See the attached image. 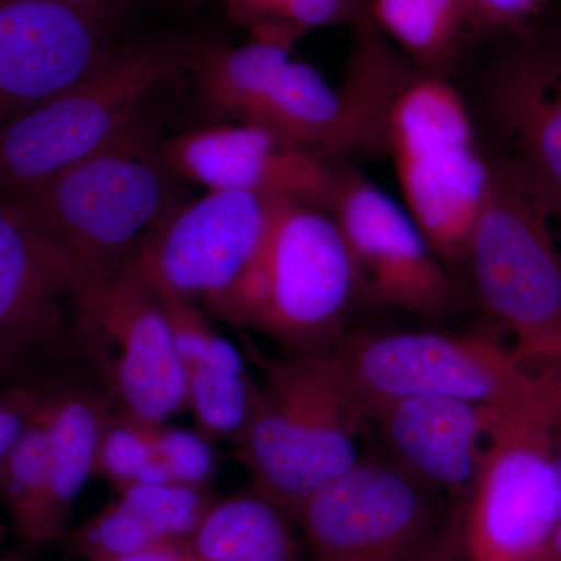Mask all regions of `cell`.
<instances>
[{
    "label": "cell",
    "instance_id": "6da1fadb",
    "mask_svg": "<svg viewBox=\"0 0 561 561\" xmlns=\"http://www.w3.org/2000/svg\"><path fill=\"white\" fill-rule=\"evenodd\" d=\"M262 382L238 442L254 490L297 524L306 501L353 468L364 430L362 398L335 348L268 359L245 345Z\"/></svg>",
    "mask_w": 561,
    "mask_h": 561
},
{
    "label": "cell",
    "instance_id": "7a4b0ae2",
    "mask_svg": "<svg viewBox=\"0 0 561 561\" xmlns=\"http://www.w3.org/2000/svg\"><path fill=\"white\" fill-rule=\"evenodd\" d=\"M171 173L135 119L101 150L0 201L95 273H111L175 208Z\"/></svg>",
    "mask_w": 561,
    "mask_h": 561
},
{
    "label": "cell",
    "instance_id": "3957f363",
    "mask_svg": "<svg viewBox=\"0 0 561 561\" xmlns=\"http://www.w3.org/2000/svg\"><path fill=\"white\" fill-rule=\"evenodd\" d=\"M386 138L404 208L445 267L467 261L493 162L476 144L460 95L438 77L409 81L387 106Z\"/></svg>",
    "mask_w": 561,
    "mask_h": 561
},
{
    "label": "cell",
    "instance_id": "277c9868",
    "mask_svg": "<svg viewBox=\"0 0 561 561\" xmlns=\"http://www.w3.org/2000/svg\"><path fill=\"white\" fill-rule=\"evenodd\" d=\"M335 351L360 397L453 398L561 434V383L527 370L486 339L389 332Z\"/></svg>",
    "mask_w": 561,
    "mask_h": 561
},
{
    "label": "cell",
    "instance_id": "5b68a950",
    "mask_svg": "<svg viewBox=\"0 0 561 561\" xmlns=\"http://www.w3.org/2000/svg\"><path fill=\"white\" fill-rule=\"evenodd\" d=\"M327 210L279 202L230 323L268 335L289 354L331 348L357 284L341 228Z\"/></svg>",
    "mask_w": 561,
    "mask_h": 561
},
{
    "label": "cell",
    "instance_id": "8992f818",
    "mask_svg": "<svg viewBox=\"0 0 561 561\" xmlns=\"http://www.w3.org/2000/svg\"><path fill=\"white\" fill-rule=\"evenodd\" d=\"M191 44L165 39L117 51L98 72L0 125V198L28 190L101 150L142 99L187 68Z\"/></svg>",
    "mask_w": 561,
    "mask_h": 561
},
{
    "label": "cell",
    "instance_id": "52a82bcc",
    "mask_svg": "<svg viewBox=\"0 0 561 561\" xmlns=\"http://www.w3.org/2000/svg\"><path fill=\"white\" fill-rule=\"evenodd\" d=\"M467 261L479 297L516 343L561 324V206L511 162H493Z\"/></svg>",
    "mask_w": 561,
    "mask_h": 561
},
{
    "label": "cell",
    "instance_id": "ba28073f",
    "mask_svg": "<svg viewBox=\"0 0 561 561\" xmlns=\"http://www.w3.org/2000/svg\"><path fill=\"white\" fill-rule=\"evenodd\" d=\"M70 346L117 412L157 426L186 409V370L157 291L128 262L98 273L77 301Z\"/></svg>",
    "mask_w": 561,
    "mask_h": 561
},
{
    "label": "cell",
    "instance_id": "9c48e42d",
    "mask_svg": "<svg viewBox=\"0 0 561 561\" xmlns=\"http://www.w3.org/2000/svg\"><path fill=\"white\" fill-rule=\"evenodd\" d=\"M443 493L394 461L360 459L302 505L309 561H442Z\"/></svg>",
    "mask_w": 561,
    "mask_h": 561
},
{
    "label": "cell",
    "instance_id": "30bf717a",
    "mask_svg": "<svg viewBox=\"0 0 561 561\" xmlns=\"http://www.w3.org/2000/svg\"><path fill=\"white\" fill-rule=\"evenodd\" d=\"M279 202L249 192L208 191L175 206L130 262L151 286L228 321L260 261Z\"/></svg>",
    "mask_w": 561,
    "mask_h": 561
},
{
    "label": "cell",
    "instance_id": "8fae6325",
    "mask_svg": "<svg viewBox=\"0 0 561 561\" xmlns=\"http://www.w3.org/2000/svg\"><path fill=\"white\" fill-rule=\"evenodd\" d=\"M557 434L496 419L463 516L468 561H534L561 519Z\"/></svg>",
    "mask_w": 561,
    "mask_h": 561
},
{
    "label": "cell",
    "instance_id": "7c38bea8",
    "mask_svg": "<svg viewBox=\"0 0 561 561\" xmlns=\"http://www.w3.org/2000/svg\"><path fill=\"white\" fill-rule=\"evenodd\" d=\"M330 210L348 247L357 291L420 316L448 309V272L404 206L360 173L345 172L335 173Z\"/></svg>",
    "mask_w": 561,
    "mask_h": 561
},
{
    "label": "cell",
    "instance_id": "4fadbf2b",
    "mask_svg": "<svg viewBox=\"0 0 561 561\" xmlns=\"http://www.w3.org/2000/svg\"><path fill=\"white\" fill-rule=\"evenodd\" d=\"M108 20L60 0H0V125L102 69Z\"/></svg>",
    "mask_w": 561,
    "mask_h": 561
},
{
    "label": "cell",
    "instance_id": "5bb4252c",
    "mask_svg": "<svg viewBox=\"0 0 561 561\" xmlns=\"http://www.w3.org/2000/svg\"><path fill=\"white\" fill-rule=\"evenodd\" d=\"M172 175L208 191L249 192L330 210L335 173L316 151L260 125H210L169 139L161 149Z\"/></svg>",
    "mask_w": 561,
    "mask_h": 561
},
{
    "label": "cell",
    "instance_id": "9a60e30c",
    "mask_svg": "<svg viewBox=\"0 0 561 561\" xmlns=\"http://www.w3.org/2000/svg\"><path fill=\"white\" fill-rule=\"evenodd\" d=\"M94 275L0 201V337L36 350L70 345L77 301Z\"/></svg>",
    "mask_w": 561,
    "mask_h": 561
},
{
    "label": "cell",
    "instance_id": "2e32d148",
    "mask_svg": "<svg viewBox=\"0 0 561 561\" xmlns=\"http://www.w3.org/2000/svg\"><path fill=\"white\" fill-rule=\"evenodd\" d=\"M360 398L365 421L379 432L394 463L446 496L468 500L493 412L432 394Z\"/></svg>",
    "mask_w": 561,
    "mask_h": 561
},
{
    "label": "cell",
    "instance_id": "e0dca14e",
    "mask_svg": "<svg viewBox=\"0 0 561 561\" xmlns=\"http://www.w3.org/2000/svg\"><path fill=\"white\" fill-rule=\"evenodd\" d=\"M490 81L489 106L507 160L561 206V32L522 36Z\"/></svg>",
    "mask_w": 561,
    "mask_h": 561
},
{
    "label": "cell",
    "instance_id": "ac0fdd59",
    "mask_svg": "<svg viewBox=\"0 0 561 561\" xmlns=\"http://www.w3.org/2000/svg\"><path fill=\"white\" fill-rule=\"evenodd\" d=\"M111 408L102 389L68 386L47 390L41 408L47 432L46 486L22 541L41 546L65 540L73 502L94 474Z\"/></svg>",
    "mask_w": 561,
    "mask_h": 561
},
{
    "label": "cell",
    "instance_id": "d6986e66",
    "mask_svg": "<svg viewBox=\"0 0 561 561\" xmlns=\"http://www.w3.org/2000/svg\"><path fill=\"white\" fill-rule=\"evenodd\" d=\"M243 124L260 125L321 157V150L343 149L356 138L362 106L308 62L290 60Z\"/></svg>",
    "mask_w": 561,
    "mask_h": 561
},
{
    "label": "cell",
    "instance_id": "ffe728a7",
    "mask_svg": "<svg viewBox=\"0 0 561 561\" xmlns=\"http://www.w3.org/2000/svg\"><path fill=\"white\" fill-rule=\"evenodd\" d=\"M297 526L260 491L214 501L190 538L203 561H302Z\"/></svg>",
    "mask_w": 561,
    "mask_h": 561
},
{
    "label": "cell",
    "instance_id": "44dd1931",
    "mask_svg": "<svg viewBox=\"0 0 561 561\" xmlns=\"http://www.w3.org/2000/svg\"><path fill=\"white\" fill-rule=\"evenodd\" d=\"M291 60L290 47L254 39L245 46L191 44L187 68L203 102L220 116L247 122L264 92Z\"/></svg>",
    "mask_w": 561,
    "mask_h": 561
},
{
    "label": "cell",
    "instance_id": "7402d4cb",
    "mask_svg": "<svg viewBox=\"0 0 561 561\" xmlns=\"http://www.w3.org/2000/svg\"><path fill=\"white\" fill-rule=\"evenodd\" d=\"M371 18L426 66L449 61L467 27L465 0H373Z\"/></svg>",
    "mask_w": 561,
    "mask_h": 561
},
{
    "label": "cell",
    "instance_id": "603a6c76",
    "mask_svg": "<svg viewBox=\"0 0 561 561\" xmlns=\"http://www.w3.org/2000/svg\"><path fill=\"white\" fill-rule=\"evenodd\" d=\"M260 383L245 370L186 368V409L208 440H241L256 405Z\"/></svg>",
    "mask_w": 561,
    "mask_h": 561
},
{
    "label": "cell",
    "instance_id": "cb8c5ba5",
    "mask_svg": "<svg viewBox=\"0 0 561 561\" xmlns=\"http://www.w3.org/2000/svg\"><path fill=\"white\" fill-rule=\"evenodd\" d=\"M117 491L124 502L161 542L190 541L214 504L206 489L181 483H131Z\"/></svg>",
    "mask_w": 561,
    "mask_h": 561
},
{
    "label": "cell",
    "instance_id": "d4e9b609",
    "mask_svg": "<svg viewBox=\"0 0 561 561\" xmlns=\"http://www.w3.org/2000/svg\"><path fill=\"white\" fill-rule=\"evenodd\" d=\"M94 474L108 479L116 490L131 483H164L168 472L154 453L149 424L113 413L103 427Z\"/></svg>",
    "mask_w": 561,
    "mask_h": 561
},
{
    "label": "cell",
    "instance_id": "484cf974",
    "mask_svg": "<svg viewBox=\"0 0 561 561\" xmlns=\"http://www.w3.org/2000/svg\"><path fill=\"white\" fill-rule=\"evenodd\" d=\"M41 408L43 404L0 467V501L20 538L31 524L46 486L47 432Z\"/></svg>",
    "mask_w": 561,
    "mask_h": 561
},
{
    "label": "cell",
    "instance_id": "4316f807",
    "mask_svg": "<svg viewBox=\"0 0 561 561\" xmlns=\"http://www.w3.org/2000/svg\"><path fill=\"white\" fill-rule=\"evenodd\" d=\"M65 541L70 556L87 561L119 559L161 542L117 497L70 529Z\"/></svg>",
    "mask_w": 561,
    "mask_h": 561
},
{
    "label": "cell",
    "instance_id": "83f0119b",
    "mask_svg": "<svg viewBox=\"0 0 561 561\" xmlns=\"http://www.w3.org/2000/svg\"><path fill=\"white\" fill-rule=\"evenodd\" d=\"M151 287L157 291L168 317L184 370L192 367L245 370L242 351L210 327L198 306L176 297L171 291Z\"/></svg>",
    "mask_w": 561,
    "mask_h": 561
},
{
    "label": "cell",
    "instance_id": "f1b7e54d",
    "mask_svg": "<svg viewBox=\"0 0 561 561\" xmlns=\"http://www.w3.org/2000/svg\"><path fill=\"white\" fill-rule=\"evenodd\" d=\"M154 453L169 481L206 489L216 472V456L209 440L201 432L181 430L168 423L150 426Z\"/></svg>",
    "mask_w": 561,
    "mask_h": 561
},
{
    "label": "cell",
    "instance_id": "f546056e",
    "mask_svg": "<svg viewBox=\"0 0 561 561\" xmlns=\"http://www.w3.org/2000/svg\"><path fill=\"white\" fill-rule=\"evenodd\" d=\"M357 14V0H280L271 22L254 39L291 47L317 28L346 24Z\"/></svg>",
    "mask_w": 561,
    "mask_h": 561
},
{
    "label": "cell",
    "instance_id": "4dcf8cb0",
    "mask_svg": "<svg viewBox=\"0 0 561 561\" xmlns=\"http://www.w3.org/2000/svg\"><path fill=\"white\" fill-rule=\"evenodd\" d=\"M553 0H465L467 27L481 33L524 36L549 10Z\"/></svg>",
    "mask_w": 561,
    "mask_h": 561
},
{
    "label": "cell",
    "instance_id": "1f68e13d",
    "mask_svg": "<svg viewBox=\"0 0 561 561\" xmlns=\"http://www.w3.org/2000/svg\"><path fill=\"white\" fill-rule=\"evenodd\" d=\"M49 387L10 383L0 389V467L27 430Z\"/></svg>",
    "mask_w": 561,
    "mask_h": 561
},
{
    "label": "cell",
    "instance_id": "d6a6232c",
    "mask_svg": "<svg viewBox=\"0 0 561 561\" xmlns=\"http://www.w3.org/2000/svg\"><path fill=\"white\" fill-rule=\"evenodd\" d=\"M513 356L535 375L561 383V324L534 341L516 343Z\"/></svg>",
    "mask_w": 561,
    "mask_h": 561
},
{
    "label": "cell",
    "instance_id": "836d02e7",
    "mask_svg": "<svg viewBox=\"0 0 561 561\" xmlns=\"http://www.w3.org/2000/svg\"><path fill=\"white\" fill-rule=\"evenodd\" d=\"M280 0H225L231 20L257 35L271 22Z\"/></svg>",
    "mask_w": 561,
    "mask_h": 561
},
{
    "label": "cell",
    "instance_id": "e575fe53",
    "mask_svg": "<svg viewBox=\"0 0 561 561\" xmlns=\"http://www.w3.org/2000/svg\"><path fill=\"white\" fill-rule=\"evenodd\" d=\"M108 561H203L192 551L190 541H168L151 546L144 551Z\"/></svg>",
    "mask_w": 561,
    "mask_h": 561
},
{
    "label": "cell",
    "instance_id": "d590c367",
    "mask_svg": "<svg viewBox=\"0 0 561 561\" xmlns=\"http://www.w3.org/2000/svg\"><path fill=\"white\" fill-rule=\"evenodd\" d=\"M33 351L36 348L25 343L0 337V383L13 378L14 373L24 367Z\"/></svg>",
    "mask_w": 561,
    "mask_h": 561
},
{
    "label": "cell",
    "instance_id": "8d00e7d4",
    "mask_svg": "<svg viewBox=\"0 0 561 561\" xmlns=\"http://www.w3.org/2000/svg\"><path fill=\"white\" fill-rule=\"evenodd\" d=\"M60 2L69 3V5L79 7V9L110 18V14L113 13L117 7L122 5L124 0H60Z\"/></svg>",
    "mask_w": 561,
    "mask_h": 561
},
{
    "label": "cell",
    "instance_id": "74e56055",
    "mask_svg": "<svg viewBox=\"0 0 561 561\" xmlns=\"http://www.w3.org/2000/svg\"><path fill=\"white\" fill-rule=\"evenodd\" d=\"M534 561H561V519Z\"/></svg>",
    "mask_w": 561,
    "mask_h": 561
},
{
    "label": "cell",
    "instance_id": "f35d334b",
    "mask_svg": "<svg viewBox=\"0 0 561 561\" xmlns=\"http://www.w3.org/2000/svg\"><path fill=\"white\" fill-rule=\"evenodd\" d=\"M553 467H556L557 476H559V481L561 485V440L559 437H556V443H553Z\"/></svg>",
    "mask_w": 561,
    "mask_h": 561
},
{
    "label": "cell",
    "instance_id": "ab89813d",
    "mask_svg": "<svg viewBox=\"0 0 561 561\" xmlns=\"http://www.w3.org/2000/svg\"><path fill=\"white\" fill-rule=\"evenodd\" d=\"M0 561H18V560L11 559V557L2 556V553H0Z\"/></svg>",
    "mask_w": 561,
    "mask_h": 561
},
{
    "label": "cell",
    "instance_id": "60d3db41",
    "mask_svg": "<svg viewBox=\"0 0 561 561\" xmlns=\"http://www.w3.org/2000/svg\"><path fill=\"white\" fill-rule=\"evenodd\" d=\"M552 28H556V31L561 32V21L557 22L556 25H552Z\"/></svg>",
    "mask_w": 561,
    "mask_h": 561
},
{
    "label": "cell",
    "instance_id": "b9f144b4",
    "mask_svg": "<svg viewBox=\"0 0 561 561\" xmlns=\"http://www.w3.org/2000/svg\"><path fill=\"white\" fill-rule=\"evenodd\" d=\"M194 2H202V0H194Z\"/></svg>",
    "mask_w": 561,
    "mask_h": 561
},
{
    "label": "cell",
    "instance_id": "7bdbcfd3",
    "mask_svg": "<svg viewBox=\"0 0 561 561\" xmlns=\"http://www.w3.org/2000/svg\"><path fill=\"white\" fill-rule=\"evenodd\" d=\"M0 534H2V529H0Z\"/></svg>",
    "mask_w": 561,
    "mask_h": 561
}]
</instances>
